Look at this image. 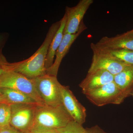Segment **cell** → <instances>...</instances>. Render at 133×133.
Segmentation results:
<instances>
[{
	"label": "cell",
	"instance_id": "1",
	"mask_svg": "<svg viewBox=\"0 0 133 133\" xmlns=\"http://www.w3.org/2000/svg\"><path fill=\"white\" fill-rule=\"evenodd\" d=\"M60 23L59 21L51 25L42 44L30 57L21 62L11 63V70L31 79L46 74L45 63L48 50Z\"/></svg>",
	"mask_w": 133,
	"mask_h": 133
},
{
	"label": "cell",
	"instance_id": "2",
	"mask_svg": "<svg viewBox=\"0 0 133 133\" xmlns=\"http://www.w3.org/2000/svg\"><path fill=\"white\" fill-rule=\"evenodd\" d=\"M73 119L63 105L52 107L37 105L34 124L54 129L65 127Z\"/></svg>",
	"mask_w": 133,
	"mask_h": 133
},
{
	"label": "cell",
	"instance_id": "3",
	"mask_svg": "<svg viewBox=\"0 0 133 133\" xmlns=\"http://www.w3.org/2000/svg\"><path fill=\"white\" fill-rule=\"evenodd\" d=\"M44 104L52 107L62 105L61 84L56 76L45 74L31 79Z\"/></svg>",
	"mask_w": 133,
	"mask_h": 133
},
{
	"label": "cell",
	"instance_id": "4",
	"mask_svg": "<svg viewBox=\"0 0 133 133\" xmlns=\"http://www.w3.org/2000/svg\"><path fill=\"white\" fill-rule=\"evenodd\" d=\"M0 88H11L21 92L33 99L37 104L45 105L32 79L19 72L9 71L0 76Z\"/></svg>",
	"mask_w": 133,
	"mask_h": 133
},
{
	"label": "cell",
	"instance_id": "5",
	"mask_svg": "<svg viewBox=\"0 0 133 133\" xmlns=\"http://www.w3.org/2000/svg\"><path fill=\"white\" fill-rule=\"evenodd\" d=\"M84 95L91 103L98 107L110 104H120L127 98L114 81Z\"/></svg>",
	"mask_w": 133,
	"mask_h": 133
},
{
	"label": "cell",
	"instance_id": "6",
	"mask_svg": "<svg viewBox=\"0 0 133 133\" xmlns=\"http://www.w3.org/2000/svg\"><path fill=\"white\" fill-rule=\"evenodd\" d=\"M37 105L28 104H10V125L22 132H28L34 125Z\"/></svg>",
	"mask_w": 133,
	"mask_h": 133
},
{
	"label": "cell",
	"instance_id": "7",
	"mask_svg": "<svg viewBox=\"0 0 133 133\" xmlns=\"http://www.w3.org/2000/svg\"><path fill=\"white\" fill-rule=\"evenodd\" d=\"M91 49L93 54L88 72L103 70L108 71L114 76L124 70L128 66H130L98 50L92 48Z\"/></svg>",
	"mask_w": 133,
	"mask_h": 133
},
{
	"label": "cell",
	"instance_id": "8",
	"mask_svg": "<svg viewBox=\"0 0 133 133\" xmlns=\"http://www.w3.org/2000/svg\"><path fill=\"white\" fill-rule=\"evenodd\" d=\"M93 3V0H81L74 7H66V22L64 34H74L78 31L83 17Z\"/></svg>",
	"mask_w": 133,
	"mask_h": 133
},
{
	"label": "cell",
	"instance_id": "9",
	"mask_svg": "<svg viewBox=\"0 0 133 133\" xmlns=\"http://www.w3.org/2000/svg\"><path fill=\"white\" fill-rule=\"evenodd\" d=\"M62 103L73 120L83 125L86 119V109L76 98L69 87L61 85Z\"/></svg>",
	"mask_w": 133,
	"mask_h": 133
},
{
	"label": "cell",
	"instance_id": "10",
	"mask_svg": "<svg viewBox=\"0 0 133 133\" xmlns=\"http://www.w3.org/2000/svg\"><path fill=\"white\" fill-rule=\"evenodd\" d=\"M87 29L83 21L80 24L78 31L74 34H64L63 37L60 45L56 52V58L53 64L46 70V74L57 77L59 66L63 58L68 53L70 48L81 33Z\"/></svg>",
	"mask_w": 133,
	"mask_h": 133
},
{
	"label": "cell",
	"instance_id": "11",
	"mask_svg": "<svg viewBox=\"0 0 133 133\" xmlns=\"http://www.w3.org/2000/svg\"><path fill=\"white\" fill-rule=\"evenodd\" d=\"M114 76L108 71L98 70L88 72L85 78L79 84L82 92L85 94L101 87L107 84L113 82Z\"/></svg>",
	"mask_w": 133,
	"mask_h": 133
},
{
	"label": "cell",
	"instance_id": "12",
	"mask_svg": "<svg viewBox=\"0 0 133 133\" xmlns=\"http://www.w3.org/2000/svg\"><path fill=\"white\" fill-rule=\"evenodd\" d=\"M94 44L97 48L105 49L133 50V34L129 31L114 37H104Z\"/></svg>",
	"mask_w": 133,
	"mask_h": 133
},
{
	"label": "cell",
	"instance_id": "13",
	"mask_svg": "<svg viewBox=\"0 0 133 133\" xmlns=\"http://www.w3.org/2000/svg\"><path fill=\"white\" fill-rule=\"evenodd\" d=\"M114 82L126 97L132 95L133 91V66H129L114 76Z\"/></svg>",
	"mask_w": 133,
	"mask_h": 133
},
{
	"label": "cell",
	"instance_id": "14",
	"mask_svg": "<svg viewBox=\"0 0 133 133\" xmlns=\"http://www.w3.org/2000/svg\"><path fill=\"white\" fill-rule=\"evenodd\" d=\"M66 19V14H65L63 18L60 20V26L55 34L50 45L45 63V67L46 70L50 68L54 63L56 52L62 42L63 37Z\"/></svg>",
	"mask_w": 133,
	"mask_h": 133
},
{
	"label": "cell",
	"instance_id": "15",
	"mask_svg": "<svg viewBox=\"0 0 133 133\" xmlns=\"http://www.w3.org/2000/svg\"><path fill=\"white\" fill-rule=\"evenodd\" d=\"M0 95L4 99L5 103L9 104H37L36 102L28 95L14 89L0 88Z\"/></svg>",
	"mask_w": 133,
	"mask_h": 133
},
{
	"label": "cell",
	"instance_id": "16",
	"mask_svg": "<svg viewBox=\"0 0 133 133\" xmlns=\"http://www.w3.org/2000/svg\"><path fill=\"white\" fill-rule=\"evenodd\" d=\"M91 48L98 50L111 57L118 59L127 64L133 66V50L121 49L111 50L105 49L97 48L94 43L91 44Z\"/></svg>",
	"mask_w": 133,
	"mask_h": 133
},
{
	"label": "cell",
	"instance_id": "17",
	"mask_svg": "<svg viewBox=\"0 0 133 133\" xmlns=\"http://www.w3.org/2000/svg\"><path fill=\"white\" fill-rule=\"evenodd\" d=\"M11 108L10 105L0 103V127L10 125Z\"/></svg>",
	"mask_w": 133,
	"mask_h": 133
},
{
	"label": "cell",
	"instance_id": "18",
	"mask_svg": "<svg viewBox=\"0 0 133 133\" xmlns=\"http://www.w3.org/2000/svg\"><path fill=\"white\" fill-rule=\"evenodd\" d=\"M86 129L83 125L73 120L65 127L58 129V133H85Z\"/></svg>",
	"mask_w": 133,
	"mask_h": 133
},
{
	"label": "cell",
	"instance_id": "19",
	"mask_svg": "<svg viewBox=\"0 0 133 133\" xmlns=\"http://www.w3.org/2000/svg\"><path fill=\"white\" fill-rule=\"evenodd\" d=\"M27 133H58V129H54L34 124Z\"/></svg>",
	"mask_w": 133,
	"mask_h": 133
},
{
	"label": "cell",
	"instance_id": "20",
	"mask_svg": "<svg viewBox=\"0 0 133 133\" xmlns=\"http://www.w3.org/2000/svg\"><path fill=\"white\" fill-rule=\"evenodd\" d=\"M9 71H11V63L7 61L3 54L0 55V76Z\"/></svg>",
	"mask_w": 133,
	"mask_h": 133
},
{
	"label": "cell",
	"instance_id": "21",
	"mask_svg": "<svg viewBox=\"0 0 133 133\" xmlns=\"http://www.w3.org/2000/svg\"><path fill=\"white\" fill-rule=\"evenodd\" d=\"M9 37L6 33H0V55H3L2 49Z\"/></svg>",
	"mask_w": 133,
	"mask_h": 133
},
{
	"label": "cell",
	"instance_id": "22",
	"mask_svg": "<svg viewBox=\"0 0 133 133\" xmlns=\"http://www.w3.org/2000/svg\"><path fill=\"white\" fill-rule=\"evenodd\" d=\"M0 133H23L11 125L0 128Z\"/></svg>",
	"mask_w": 133,
	"mask_h": 133
},
{
	"label": "cell",
	"instance_id": "23",
	"mask_svg": "<svg viewBox=\"0 0 133 133\" xmlns=\"http://www.w3.org/2000/svg\"><path fill=\"white\" fill-rule=\"evenodd\" d=\"M85 133H107L98 125L86 129Z\"/></svg>",
	"mask_w": 133,
	"mask_h": 133
},
{
	"label": "cell",
	"instance_id": "24",
	"mask_svg": "<svg viewBox=\"0 0 133 133\" xmlns=\"http://www.w3.org/2000/svg\"><path fill=\"white\" fill-rule=\"evenodd\" d=\"M0 103H5L4 99L1 95H0Z\"/></svg>",
	"mask_w": 133,
	"mask_h": 133
},
{
	"label": "cell",
	"instance_id": "25",
	"mask_svg": "<svg viewBox=\"0 0 133 133\" xmlns=\"http://www.w3.org/2000/svg\"><path fill=\"white\" fill-rule=\"evenodd\" d=\"M130 31V32H131V33H133V29H132L131 30H130V31Z\"/></svg>",
	"mask_w": 133,
	"mask_h": 133
},
{
	"label": "cell",
	"instance_id": "26",
	"mask_svg": "<svg viewBox=\"0 0 133 133\" xmlns=\"http://www.w3.org/2000/svg\"><path fill=\"white\" fill-rule=\"evenodd\" d=\"M132 96H133V92H132Z\"/></svg>",
	"mask_w": 133,
	"mask_h": 133
},
{
	"label": "cell",
	"instance_id": "27",
	"mask_svg": "<svg viewBox=\"0 0 133 133\" xmlns=\"http://www.w3.org/2000/svg\"><path fill=\"white\" fill-rule=\"evenodd\" d=\"M0 128H1V127H0Z\"/></svg>",
	"mask_w": 133,
	"mask_h": 133
}]
</instances>
